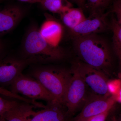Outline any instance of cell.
I'll list each match as a JSON object with an SVG mask.
<instances>
[{"mask_svg": "<svg viewBox=\"0 0 121 121\" xmlns=\"http://www.w3.org/2000/svg\"><path fill=\"white\" fill-rule=\"evenodd\" d=\"M107 15L104 13L91 14L70 31L71 35L73 38L84 37L105 31L108 27Z\"/></svg>", "mask_w": 121, "mask_h": 121, "instance_id": "obj_9", "label": "cell"}, {"mask_svg": "<svg viewBox=\"0 0 121 121\" xmlns=\"http://www.w3.org/2000/svg\"><path fill=\"white\" fill-rule=\"evenodd\" d=\"M115 4L121 6V0H117Z\"/></svg>", "mask_w": 121, "mask_h": 121, "instance_id": "obj_26", "label": "cell"}, {"mask_svg": "<svg viewBox=\"0 0 121 121\" xmlns=\"http://www.w3.org/2000/svg\"><path fill=\"white\" fill-rule=\"evenodd\" d=\"M113 33V43L119 45L121 48V26L113 19L111 26Z\"/></svg>", "mask_w": 121, "mask_h": 121, "instance_id": "obj_17", "label": "cell"}, {"mask_svg": "<svg viewBox=\"0 0 121 121\" xmlns=\"http://www.w3.org/2000/svg\"><path fill=\"white\" fill-rule=\"evenodd\" d=\"M9 86L12 93L26 98L43 100L47 103L55 102L52 95L42 84L28 75L21 74Z\"/></svg>", "mask_w": 121, "mask_h": 121, "instance_id": "obj_4", "label": "cell"}, {"mask_svg": "<svg viewBox=\"0 0 121 121\" xmlns=\"http://www.w3.org/2000/svg\"><path fill=\"white\" fill-rule=\"evenodd\" d=\"M24 11L16 5H9L0 11V35L7 34L15 28L23 18Z\"/></svg>", "mask_w": 121, "mask_h": 121, "instance_id": "obj_11", "label": "cell"}, {"mask_svg": "<svg viewBox=\"0 0 121 121\" xmlns=\"http://www.w3.org/2000/svg\"><path fill=\"white\" fill-rule=\"evenodd\" d=\"M1 0H0V1Z\"/></svg>", "mask_w": 121, "mask_h": 121, "instance_id": "obj_31", "label": "cell"}, {"mask_svg": "<svg viewBox=\"0 0 121 121\" xmlns=\"http://www.w3.org/2000/svg\"><path fill=\"white\" fill-rule=\"evenodd\" d=\"M4 43L0 39V60L4 57L3 54L4 51Z\"/></svg>", "mask_w": 121, "mask_h": 121, "instance_id": "obj_24", "label": "cell"}, {"mask_svg": "<svg viewBox=\"0 0 121 121\" xmlns=\"http://www.w3.org/2000/svg\"><path fill=\"white\" fill-rule=\"evenodd\" d=\"M13 0L18 1L22 2H29L30 3H40L43 0Z\"/></svg>", "mask_w": 121, "mask_h": 121, "instance_id": "obj_25", "label": "cell"}, {"mask_svg": "<svg viewBox=\"0 0 121 121\" xmlns=\"http://www.w3.org/2000/svg\"><path fill=\"white\" fill-rule=\"evenodd\" d=\"M73 39L76 52L83 62L104 71L110 66L109 48L102 38L93 35Z\"/></svg>", "mask_w": 121, "mask_h": 121, "instance_id": "obj_1", "label": "cell"}, {"mask_svg": "<svg viewBox=\"0 0 121 121\" xmlns=\"http://www.w3.org/2000/svg\"><path fill=\"white\" fill-rule=\"evenodd\" d=\"M75 3L79 8H81L83 9L85 8V0H72Z\"/></svg>", "mask_w": 121, "mask_h": 121, "instance_id": "obj_23", "label": "cell"}, {"mask_svg": "<svg viewBox=\"0 0 121 121\" xmlns=\"http://www.w3.org/2000/svg\"><path fill=\"white\" fill-rule=\"evenodd\" d=\"M72 75L65 93L63 105L70 117L73 115L87 98V87L84 80L73 65Z\"/></svg>", "mask_w": 121, "mask_h": 121, "instance_id": "obj_5", "label": "cell"}, {"mask_svg": "<svg viewBox=\"0 0 121 121\" xmlns=\"http://www.w3.org/2000/svg\"><path fill=\"white\" fill-rule=\"evenodd\" d=\"M116 101L114 95L101 96L91 94L87 98L81 112L71 121H84L110 111Z\"/></svg>", "mask_w": 121, "mask_h": 121, "instance_id": "obj_7", "label": "cell"}, {"mask_svg": "<svg viewBox=\"0 0 121 121\" xmlns=\"http://www.w3.org/2000/svg\"><path fill=\"white\" fill-rule=\"evenodd\" d=\"M114 49L117 55L119 62V75L121 79V48L119 45L113 43Z\"/></svg>", "mask_w": 121, "mask_h": 121, "instance_id": "obj_20", "label": "cell"}, {"mask_svg": "<svg viewBox=\"0 0 121 121\" xmlns=\"http://www.w3.org/2000/svg\"><path fill=\"white\" fill-rule=\"evenodd\" d=\"M35 63L30 59L3 57L0 60V87L9 86L28 65Z\"/></svg>", "mask_w": 121, "mask_h": 121, "instance_id": "obj_8", "label": "cell"}, {"mask_svg": "<svg viewBox=\"0 0 121 121\" xmlns=\"http://www.w3.org/2000/svg\"><path fill=\"white\" fill-rule=\"evenodd\" d=\"M22 58L30 59L38 63H46L60 60L64 52L59 46L54 47L43 39L36 26L30 27L23 43Z\"/></svg>", "mask_w": 121, "mask_h": 121, "instance_id": "obj_3", "label": "cell"}, {"mask_svg": "<svg viewBox=\"0 0 121 121\" xmlns=\"http://www.w3.org/2000/svg\"><path fill=\"white\" fill-rule=\"evenodd\" d=\"M60 15L62 22L70 31L78 26L86 17L83 9L79 7L69 8Z\"/></svg>", "mask_w": 121, "mask_h": 121, "instance_id": "obj_14", "label": "cell"}, {"mask_svg": "<svg viewBox=\"0 0 121 121\" xmlns=\"http://www.w3.org/2000/svg\"><path fill=\"white\" fill-rule=\"evenodd\" d=\"M35 107V106L30 103L21 101L5 112L2 116L7 121H25Z\"/></svg>", "mask_w": 121, "mask_h": 121, "instance_id": "obj_13", "label": "cell"}, {"mask_svg": "<svg viewBox=\"0 0 121 121\" xmlns=\"http://www.w3.org/2000/svg\"><path fill=\"white\" fill-rule=\"evenodd\" d=\"M85 8L89 9L91 14L104 13L111 0H85Z\"/></svg>", "mask_w": 121, "mask_h": 121, "instance_id": "obj_16", "label": "cell"}, {"mask_svg": "<svg viewBox=\"0 0 121 121\" xmlns=\"http://www.w3.org/2000/svg\"><path fill=\"white\" fill-rule=\"evenodd\" d=\"M110 111H106L101 114L93 117L90 121H105L109 114Z\"/></svg>", "mask_w": 121, "mask_h": 121, "instance_id": "obj_22", "label": "cell"}, {"mask_svg": "<svg viewBox=\"0 0 121 121\" xmlns=\"http://www.w3.org/2000/svg\"><path fill=\"white\" fill-rule=\"evenodd\" d=\"M113 11L117 17L116 20L117 22L121 26V6L115 4Z\"/></svg>", "mask_w": 121, "mask_h": 121, "instance_id": "obj_21", "label": "cell"}, {"mask_svg": "<svg viewBox=\"0 0 121 121\" xmlns=\"http://www.w3.org/2000/svg\"><path fill=\"white\" fill-rule=\"evenodd\" d=\"M120 121H121V119H120Z\"/></svg>", "mask_w": 121, "mask_h": 121, "instance_id": "obj_30", "label": "cell"}, {"mask_svg": "<svg viewBox=\"0 0 121 121\" xmlns=\"http://www.w3.org/2000/svg\"><path fill=\"white\" fill-rule=\"evenodd\" d=\"M70 117L64 105L50 102L40 111L33 110L25 121H71Z\"/></svg>", "mask_w": 121, "mask_h": 121, "instance_id": "obj_10", "label": "cell"}, {"mask_svg": "<svg viewBox=\"0 0 121 121\" xmlns=\"http://www.w3.org/2000/svg\"><path fill=\"white\" fill-rule=\"evenodd\" d=\"M0 94L4 96L8 97L17 99V100L22 102L30 103L31 101L30 99H28L24 97L21 95L16 94L12 93L10 91L8 90L7 89H5L4 88L0 87Z\"/></svg>", "mask_w": 121, "mask_h": 121, "instance_id": "obj_19", "label": "cell"}, {"mask_svg": "<svg viewBox=\"0 0 121 121\" xmlns=\"http://www.w3.org/2000/svg\"><path fill=\"white\" fill-rule=\"evenodd\" d=\"M73 65L78 69L87 88L92 91L91 94L101 96L111 95L108 79L104 71L81 61L76 62Z\"/></svg>", "mask_w": 121, "mask_h": 121, "instance_id": "obj_6", "label": "cell"}, {"mask_svg": "<svg viewBox=\"0 0 121 121\" xmlns=\"http://www.w3.org/2000/svg\"><path fill=\"white\" fill-rule=\"evenodd\" d=\"M20 101L10 100L0 97V116H2L11 108L19 104Z\"/></svg>", "mask_w": 121, "mask_h": 121, "instance_id": "obj_18", "label": "cell"}, {"mask_svg": "<svg viewBox=\"0 0 121 121\" xmlns=\"http://www.w3.org/2000/svg\"><path fill=\"white\" fill-rule=\"evenodd\" d=\"M0 121H7L4 117L2 116H0Z\"/></svg>", "mask_w": 121, "mask_h": 121, "instance_id": "obj_28", "label": "cell"}, {"mask_svg": "<svg viewBox=\"0 0 121 121\" xmlns=\"http://www.w3.org/2000/svg\"><path fill=\"white\" fill-rule=\"evenodd\" d=\"M40 4L51 12L59 15L72 7L71 3L68 0H43Z\"/></svg>", "mask_w": 121, "mask_h": 121, "instance_id": "obj_15", "label": "cell"}, {"mask_svg": "<svg viewBox=\"0 0 121 121\" xmlns=\"http://www.w3.org/2000/svg\"><path fill=\"white\" fill-rule=\"evenodd\" d=\"M45 16L48 18L39 29L40 33L50 45L54 47H59L63 32L62 25L48 14H46Z\"/></svg>", "mask_w": 121, "mask_h": 121, "instance_id": "obj_12", "label": "cell"}, {"mask_svg": "<svg viewBox=\"0 0 121 121\" xmlns=\"http://www.w3.org/2000/svg\"><path fill=\"white\" fill-rule=\"evenodd\" d=\"M39 82L52 95L55 102L63 105L65 93L71 78V70L49 66L34 68L28 74Z\"/></svg>", "mask_w": 121, "mask_h": 121, "instance_id": "obj_2", "label": "cell"}, {"mask_svg": "<svg viewBox=\"0 0 121 121\" xmlns=\"http://www.w3.org/2000/svg\"><path fill=\"white\" fill-rule=\"evenodd\" d=\"M110 121H118V119H117L116 117H113L112 118H111V119Z\"/></svg>", "mask_w": 121, "mask_h": 121, "instance_id": "obj_27", "label": "cell"}, {"mask_svg": "<svg viewBox=\"0 0 121 121\" xmlns=\"http://www.w3.org/2000/svg\"><path fill=\"white\" fill-rule=\"evenodd\" d=\"M93 117L91 118H89V119H87V120H85V121H90L91 119H92V118Z\"/></svg>", "mask_w": 121, "mask_h": 121, "instance_id": "obj_29", "label": "cell"}]
</instances>
